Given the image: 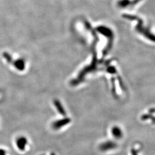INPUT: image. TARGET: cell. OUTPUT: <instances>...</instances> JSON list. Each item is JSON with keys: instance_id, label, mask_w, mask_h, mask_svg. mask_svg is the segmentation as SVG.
<instances>
[{"instance_id": "obj_1", "label": "cell", "mask_w": 155, "mask_h": 155, "mask_svg": "<svg viewBox=\"0 0 155 155\" xmlns=\"http://www.w3.org/2000/svg\"><path fill=\"white\" fill-rule=\"evenodd\" d=\"M112 134L113 135V136L117 138H119V137H121V135H122V133H121V130L120 129L119 127H114L112 130Z\"/></svg>"}]
</instances>
